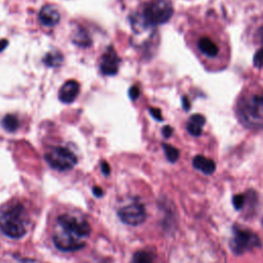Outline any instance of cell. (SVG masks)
<instances>
[{
    "label": "cell",
    "instance_id": "6da1fadb",
    "mask_svg": "<svg viewBox=\"0 0 263 263\" xmlns=\"http://www.w3.org/2000/svg\"><path fill=\"white\" fill-rule=\"evenodd\" d=\"M90 233L88 222L78 216L64 214L57 220L53 242L65 252H73L85 246V238Z\"/></svg>",
    "mask_w": 263,
    "mask_h": 263
},
{
    "label": "cell",
    "instance_id": "7a4b0ae2",
    "mask_svg": "<svg viewBox=\"0 0 263 263\" xmlns=\"http://www.w3.org/2000/svg\"><path fill=\"white\" fill-rule=\"evenodd\" d=\"M239 121L250 128H263V95H243L236 109Z\"/></svg>",
    "mask_w": 263,
    "mask_h": 263
},
{
    "label": "cell",
    "instance_id": "3957f363",
    "mask_svg": "<svg viewBox=\"0 0 263 263\" xmlns=\"http://www.w3.org/2000/svg\"><path fill=\"white\" fill-rule=\"evenodd\" d=\"M173 15L170 0H150L141 8L138 20L144 29H151L166 23Z\"/></svg>",
    "mask_w": 263,
    "mask_h": 263
},
{
    "label": "cell",
    "instance_id": "277c9868",
    "mask_svg": "<svg viewBox=\"0 0 263 263\" xmlns=\"http://www.w3.org/2000/svg\"><path fill=\"white\" fill-rule=\"evenodd\" d=\"M28 215L22 204L8 208L0 216V229L10 238H21L27 232Z\"/></svg>",
    "mask_w": 263,
    "mask_h": 263
},
{
    "label": "cell",
    "instance_id": "5b68a950",
    "mask_svg": "<svg viewBox=\"0 0 263 263\" xmlns=\"http://www.w3.org/2000/svg\"><path fill=\"white\" fill-rule=\"evenodd\" d=\"M44 158L50 167L64 172L71 170L77 163L76 155L68 148L57 146L45 152Z\"/></svg>",
    "mask_w": 263,
    "mask_h": 263
},
{
    "label": "cell",
    "instance_id": "8992f818",
    "mask_svg": "<svg viewBox=\"0 0 263 263\" xmlns=\"http://www.w3.org/2000/svg\"><path fill=\"white\" fill-rule=\"evenodd\" d=\"M259 236L249 229H242L240 227H233L232 237L230 239L231 250L238 255H241L254 248L260 246Z\"/></svg>",
    "mask_w": 263,
    "mask_h": 263
},
{
    "label": "cell",
    "instance_id": "52a82bcc",
    "mask_svg": "<svg viewBox=\"0 0 263 263\" xmlns=\"http://www.w3.org/2000/svg\"><path fill=\"white\" fill-rule=\"evenodd\" d=\"M119 219L130 226L142 224L146 219L145 206L139 200H134L118 210Z\"/></svg>",
    "mask_w": 263,
    "mask_h": 263
},
{
    "label": "cell",
    "instance_id": "ba28073f",
    "mask_svg": "<svg viewBox=\"0 0 263 263\" xmlns=\"http://www.w3.org/2000/svg\"><path fill=\"white\" fill-rule=\"evenodd\" d=\"M120 59L115 49L110 46L103 53L100 62V70L104 75H115L118 71Z\"/></svg>",
    "mask_w": 263,
    "mask_h": 263
},
{
    "label": "cell",
    "instance_id": "9c48e42d",
    "mask_svg": "<svg viewBox=\"0 0 263 263\" xmlns=\"http://www.w3.org/2000/svg\"><path fill=\"white\" fill-rule=\"evenodd\" d=\"M60 18L61 13L59 9L51 4H45L44 6H42L38 13V20L40 24L46 28H52L58 25Z\"/></svg>",
    "mask_w": 263,
    "mask_h": 263
},
{
    "label": "cell",
    "instance_id": "30bf717a",
    "mask_svg": "<svg viewBox=\"0 0 263 263\" xmlns=\"http://www.w3.org/2000/svg\"><path fill=\"white\" fill-rule=\"evenodd\" d=\"M196 46L198 52L206 59H215L220 52L218 44L208 36L200 37L196 42Z\"/></svg>",
    "mask_w": 263,
    "mask_h": 263
},
{
    "label": "cell",
    "instance_id": "8fae6325",
    "mask_svg": "<svg viewBox=\"0 0 263 263\" xmlns=\"http://www.w3.org/2000/svg\"><path fill=\"white\" fill-rule=\"evenodd\" d=\"M79 93V84L75 80H68L59 90V99L65 104L72 103Z\"/></svg>",
    "mask_w": 263,
    "mask_h": 263
},
{
    "label": "cell",
    "instance_id": "7c38bea8",
    "mask_svg": "<svg viewBox=\"0 0 263 263\" xmlns=\"http://www.w3.org/2000/svg\"><path fill=\"white\" fill-rule=\"evenodd\" d=\"M193 166L206 175H211L212 173H214V171L216 168L215 162L213 160H211L210 158H206L202 155H197L194 157Z\"/></svg>",
    "mask_w": 263,
    "mask_h": 263
},
{
    "label": "cell",
    "instance_id": "4fadbf2b",
    "mask_svg": "<svg viewBox=\"0 0 263 263\" xmlns=\"http://www.w3.org/2000/svg\"><path fill=\"white\" fill-rule=\"evenodd\" d=\"M205 120L204 117L200 114H194L192 115L187 123V130L192 136H199L202 130V126L204 124Z\"/></svg>",
    "mask_w": 263,
    "mask_h": 263
},
{
    "label": "cell",
    "instance_id": "5bb4252c",
    "mask_svg": "<svg viewBox=\"0 0 263 263\" xmlns=\"http://www.w3.org/2000/svg\"><path fill=\"white\" fill-rule=\"evenodd\" d=\"M130 263H156V257L150 251H139L135 253Z\"/></svg>",
    "mask_w": 263,
    "mask_h": 263
},
{
    "label": "cell",
    "instance_id": "9a60e30c",
    "mask_svg": "<svg viewBox=\"0 0 263 263\" xmlns=\"http://www.w3.org/2000/svg\"><path fill=\"white\" fill-rule=\"evenodd\" d=\"M72 40L75 44L79 46H88L90 44V38L87 34V32L83 28H77L74 33Z\"/></svg>",
    "mask_w": 263,
    "mask_h": 263
},
{
    "label": "cell",
    "instance_id": "2e32d148",
    "mask_svg": "<svg viewBox=\"0 0 263 263\" xmlns=\"http://www.w3.org/2000/svg\"><path fill=\"white\" fill-rule=\"evenodd\" d=\"M18 125H20L18 118L15 115H13V114H7L2 119V126L7 132H14V130H16Z\"/></svg>",
    "mask_w": 263,
    "mask_h": 263
},
{
    "label": "cell",
    "instance_id": "e0dca14e",
    "mask_svg": "<svg viewBox=\"0 0 263 263\" xmlns=\"http://www.w3.org/2000/svg\"><path fill=\"white\" fill-rule=\"evenodd\" d=\"M43 61L49 67H58L63 63V55L60 52H48Z\"/></svg>",
    "mask_w": 263,
    "mask_h": 263
},
{
    "label": "cell",
    "instance_id": "ac0fdd59",
    "mask_svg": "<svg viewBox=\"0 0 263 263\" xmlns=\"http://www.w3.org/2000/svg\"><path fill=\"white\" fill-rule=\"evenodd\" d=\"M162 147H163V150H164L166 158L171 162H175L179 158V151H178V149H176L175 147H173L171 145H167V144H163Z\"/></svg>",
    "mask_w": 263,
    "mask_h": 263
},
{
    "label": "cell",
    "instance_id": "d6986e66",
    "mask_svg": "<svg viewBox=\"0 0 263 263\" xmlns=\"http://www.w3.org/2000/svg\"><path fill=\"white\" fill-rule=\"evenodd\" d=\"M248 193H245V194H236L233 196L232 198V202H233V205L236 210H241L246 206V203L248 201Z\"/></svg>",
    "mask_w": 263,
    "mask_h": 263
},
{
    "label": "cell",
    "instance_id": "ffe728a7",
    "mask_svg": "<svg viewBox=\"0 0 263 263\" xmlns=\"http://www.w3.org/2000/svg\"><path fill=\"white\" fill-rule=\"evenodd\" d=\"M254 61H255V65H256L257 67H260V66H261V64H262V62H263V50H259V51L256 53Z\"/></svg>",
    "mask_w": 263,
    "mask_h": 263
},
{
    "label": "cell",
    "instance_id": "44dd1931",
    "mask_svg": "<svg viewBox=\"0 0 263 263\" xmlns=\"http://www.w3.org/2000/svg\"><path fill=\"white\" fill-rule=\"evenodd\" d=\"M139 95H140V89H139L138 86L134 85L133 87H130V89H129V97L132 99H137L139 97Z\"/></svg>",
    "mask_w": 263,
    "mask_h": 263
},
{
    "label": "cell",
    "instance_id": "7402d4cb",
    "mask_svg": "<svg viewBox=\"0 0 263 263\" xmlns=\"http://www.w3.org/2000/svg\"><path fill=\"white\" fill-rule=\"evenodd\" d=\"M101 168H102V172H103V174L104 175H109V173H110V167H109V165H108V163L106 162V161H103L102 163H101Z\"/></svg>",
    "mask_w": 263,
    "mask_h": 263
},
{
    "label": "cell",
    "instance_id": "603a6c76",
    "mask_svg": "<svg viewBox=\"0 0 263 263\" xmlns=\"http://www.w3.org/2000/svg\"><path fill=\"white\" fill-rule=\"evenodd\" d=\"M150 112L154 116V118H156L157 120H161V114H160L159 110H157V109H150Z\"/></svg>",
    "mask_w": 263,
    "mask_h": 263
},
{
    "label": "cell",
    "instance_id": "cb8c5ba5",
    "mask_svg": "<svg viewBox=\"0 0 263 263\" xmlns=\"http://www.w3.org/2000/svg\"><path fill=\"white\" fill-rule=\"evenodd\" d=\"M172 133H173V129L171 126H164V128L162 129V134L166 138H168L172 135Z\"/></svg>",
    "mask_w": 263,
    "mask_h": 263
},
{
    "label": "cell",
    "instance_id": "d4e9b609",
    "mask_svg": "<svg viewBox=\"0 0 263 263\" xmlns=\"http://www.w3.org/2000/svg\"><path fill=\"white\" fill-rule=\"evenodd\" d=\"M93 193L97 196H101L103 194V190L100 187H93Z\"/></svg>",
    "mask_w": 263,
    "mask_h": 263
},
{
    "label": "cell",
    "instance_id": "484cf974",
    "mask_svg": "<svg viewBox=\"0 0 263 263\" xmlns=\"http://www.w3.org/2000/svg\"><path fill=\"white\" fill-rule=\"evenodd\" d=\"M7 44H8V41H7V40H5V39L0 40V51H2V50L6 47Z\"/></svg>",
    "mask_w": 263,
    "mask_h": 263
}]
</instances>
